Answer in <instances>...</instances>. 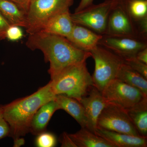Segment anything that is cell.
I'll return each instance as SVG.
<instances>
[{
  "instance_id": "cell-17",
  "label": "cell",
  "mask_w": 147,
  "mask_h": 147,
  "mask_svg": "<svg viewBox=\"0 0 147 147\" xmlns=\"http://www.w3.org/2000/svg\"><path fill=\"white\" fill-rule=\"evenodd\" d=\"M77 147H115L102 137L86 127L73 134H69Z\"/></svg>"
},
{
  "instance_id": "cell-18",
  "label": "cell",
  "mask_w": 147,
  "mask_h": 147,
  "mask_svg": "<svg viewBox=\"0 0 147 147\" xmlns=\"http://www.w3.org/2000/svg\"><path fill=\"white\" fill-rule=\"evenodd\" d=\"M0 12L11 25L26 28V13L15 3L9 0H0Z\"/></svg>"
},
{
  "instance_id": "cell-25",
  "label": "cell",
  "mask_w": 147,
  "mask_h": 147,
  "mask_svg": "<svg viewBox=\"0 0 147 147\" xmlns=\"http://www.w3.org/2000/svg\"><path fill=\"white\" fill-rule=\"evenodd\" d=\"M9 127L3 114V105L0 104V140L9 136Z\"/></svg>"
},
{
  "instance_id": "cell-19",
  "label": "cell",
  "mask_w": 147,
  "mask_h": 147,
  "mask_svg": "<svg viewBox=\"0 0 147 147\" xmlns=\"http://www.w3.org/2000/svg\"><path fill=\"white\" fill-rule=\"evenodd\" d=\"M116 79L138 89L147 96V79L124 62L121 65Z\"/></svg>"
},
{
  "instance_id": "cell-22",
  "label": "cell",
  "mask_w": 147,
  "mask_h": 147,
  "mask_svg": "<svg viewBox=\"0 0 147 147\" xmlns=\"http://www.w3.org/2000/svg\"><path fill=\"white\" fill-rule=\"evenodd\" d=\"M57 139L55 134L45 131L37 135L35 145L38 147H54L56 146Z\"/></svg>"
},
{
  "instance_id": "cell-6",
  "label": "cell",
  "mask_w": 147,
  "mask_h": 147,
  "mask_svg": "<svg viewBox=\"0 0 147 147\" xmlns=\"http://www.w3.org/2000/svg\"><path fill=\"white\" fill-rule=\"evenodd\" d=\"M104 35L146 40L139 34L136 21L127 9L126 0L116 1L108 16Z\"/></svg>"
},
{
  "instance_id": "cell-21",
  "label": "cell",
  "mask_w": 147,
  "mask_h": 147,
  "mask_svg": "<svg viewBox=\"0 0 147 147\" xmlns=\"http://www.w3.org/2000/svg\"><path fill=\"white\" fill-rule=\"evenodd\" d=\"M127 7L134 21L147 17V0H126Z\"/></svg>"
},
{
  "instance_id": "cell-2",
  "label": "cell",
  "mask_w": 147,
  "mask_h": 147,
  "mask_svg": "<svg viewBox=\"0 0 147 147\" xmlns=\"http://www.w3.org/2000/svg\"><path fill=\"white\" fill-rule=\"evenodd\" d=\"M55 96L49 82L32 94L3 105L4 116L9 125V136L13 139L14 146L24 144L22 137L30 132L31 123L37 111L45 103L55 100Z\"/></svg>"
},
{
  "instance_id": "cell-13",
  "label": "cell",
  "mask_w": 147,
  "mask_h": 147,
  "mask_svg": "<svg viewBox=\"0 0 147 147\" xmlns=\"http://www.w3.org/2000/svg\"><path fill=\"white\" fill-rule=\"evenodd\" d=\"M95 134L104 138L115 147H147V137L132 136L98 127Z\"/></svg>"
},
{
  "instance_id": "cell-16",
  "label": "cell",
  "mask_w": 147,
  "mask_h": 147,
  "mask_svg": "<svg viewBox=\"0 0 147 147\" xmlns=\"http://www.w3.org/2000/svg\"><path fill=\"white\" fill-rule=\"evenodd\" d=\"M59 110L57 103L55 100L42 105L37 111L32 119L30 132L37 136L46 131L52 116L57 110Z\"/></svg>"
},
{
  "instance_id": "cell-9",
  "label": "cell",
  "mask_w": 147,
  "mask_h": 147,
  "mask_svg": "<svg viewBox=\"0 0 147 147\" xmlns=\"http://www.w3.org/2000/svg\"><path fill=\"white\" fill-rule=\"evenodd\" d=\"M97 127L132 136H141L126 110L110 102H108L98 117Z\"/></svg>"
},
{
  "instance_id": "cell-24",
  "label": "cell",
  "mask_w": 147,
  "mask_h": 147,
  "mask_svg": "<svg viewBox=\"0 0 147 147\" xmlns=\"http://www.w3.org/2000/svg\"><path fill=\"white\" fill-rule=\"evenodd\" d=\"M23 36L24 33L19 26L11 25L7 30L6 37L11 41H17L21 39Z\"/></svg>"
},
{
  "instance_id": "cell-28",
  "label": "cell",
  "mask_w": 147,
  "mask_h": 147,
  "mask_svg": "<svg viewBox=\"0 0 147 147\" xmlns=\"http://www.w3.org/2000/svg\"><path fill=\"white\" fill-rule=\"evenodd\" d=\"M135 57L140 61L147 64V47L139 51Z\"/></svg>"
},
{
  "instance_id": "cell-7",
  "label": "cell",
  "mask_w": 147,
  "mask_h": 147,
  "mask_svg": "<svg viewBox=\"0 0 147 147\" xmlns=\"http://www.w3.org/2000/svg\"><path fill=\"white\" fill-rule=\"evenodd\" d=\"M117 0H107L71 14L74 24L88 28L98 34H105L108 16Z\"/></svg>"
},
{
  "instance_id": "cell-15",
  "label": "cell",
  "mask_w": 147,
  "mask_h": 147,
  "mask_svg": "<svg viewBox=\"0 0 147 147\" xmlns=\"http://www.w3.org/2000/svg\"><path fill=\"white\" fill-rule=\"evenodd\" d=\"M55 100L59 110H63L69 114L81 125L87 128L88 121L84 107L79 100L64 94L56 95Z\"/></svg>"
},
{
  "instance_id": "cell-12",
  "label": "cell",
  "mask_w": 147,
  "mask_h": 147,
  "mask_svg": "<svg viewBox=\"0 0 147 147\" xmlns=\"http://www.w3.org/2000/svg\"><path fill=\"white\" fill-rule=\"evenodd\" d=\"M102 35L98 34L86 27L74 24L67 39L76 47L90 53L98 45Z\"/></svg>"
},
{
  "instance_id": "cell-27",
  "label": "cell",
  "mask_w": 147,
  "mask_h": 147,
  "mask_svg": "<svg viewBox=\"0 0 147 147\" xmlns=\"http://www.w3.org/2000/svg\"><path fill=\"white\" fill-rule=\"evenodd\" d=\"M60 141L61 143V147H77L67 132H63L61 135Z\"/></svg>"
},
{
  "instance_id": "cell-31",
  "label": "cell",
  "mask_w": 147,
  "mask_h": 147,
  "mask_svg": "<svg viewBox=\"0 0 147 147\" xmlns=\"http://www.w3.org/2000/svg\"><path fill=\"white\" fill-rule=\"evenodd\" d=\"M105 1H107V0H105Z\"/></svg>"
},
{
  "instance_id": "cell-3",
  "label": "cell",
  "mask_w": 147,
  "mask_h": 147,
  "mask_svg": "<svg viewBox=\"0 0 147 147\" xmlns=\"http://www.w3.org/2000/svg\"><path fill=\"white\" fill-rule=\"evenodd\" d=\"M49 82L54 94L65 95L79 101L94 86L86 61L69 67Z\"/></svg>"
},
{
  "instance_id": "cell-11",
  "label": "cell",
  "mask_w": 147,
  "mask_h": 147,
  "mask_svg": "<svg viewBox=\"0 0 147 147\" xmlns=\"http://www.w3.org/2000/svg\"><path fill=\"white\" fill-rule=\"evenodd\" d=\"M79 102L84 107L86 116L87 128L95 134L98 119L108 101L103 97L101 92L93 86Z\"/></svg>"
},
{
  "instance_id": "cell-8",
  "label": "cell",
  "mask_w": 147,
  "mask_h": 147,
  "mask_svg": "<svg viewBox=\"0 0 147 147\" xmlns=\"http://www.w3.org/2000/svg\"><path fill=\"white\" fill-rule=\"evenodd\" d=\"M101 92L108 102L125 110L147 101V96L141 91L118 79L109 82Z\"/></svg>"
},
{
  "instance_id": "cell-1",
  "label": "cell",
  "mask_w": 147,
  "mask_h": 147,
  "mask_svg": "<svg viewBox=\"0 0 147 147\" xmlns=\"http://www.w3.org/2000/svg\"><path fill=\"white\" fill-rule=\"evenodd\" d=\"M26 44L31 50H40L46 62L51 79L66 68L86 61L90 53L80 50L64 37L40 31L30 34Z\"/></svg>"
},
{
  "instance_id": "cell-10",
  "label": "cell",
  "mask_w": 147,
  "mask_h": 147,
  "mask_svg": "<svg viewBox=\"0 0 147 147\" xmlns=\"http://www.w3.org/2000/svg\"><path fill=\"white\" fill-rule=\"evenodd\" d=\"M98 45L123 58L136 56L140 50L147 47V40L140 38L102 35Z\"/></svg>"
},
{
  "instance_id": "cell-4",
  "label": "cell",
  "mask_w": 147,
  "mask_h": 147,
  "mask_svg": "<svg viewBox=\"0 0 147 147\" xmlns=\"http://www.w3.org/2000/svg\"><path fill=\"white\" fill-rule=\"evenodd\" d=\"M95 68L92 76L94 85L100 92L110 82L116 79L123 58L107 48L98 45L90 52Z\"/></svg>"
},
{
  "instance_id": "cell-30",
  "label": "cell",
  "mask_w": 147,
  "mask_h": 147,
  "mask_svg": "<svg viewBox=\"0 0 147 147\" xmlns=\"http://www.w3.org/2000/svg\"><path fill=\"white\" fill-rule=\"evenodd\" d=\"M18 5L27 13L29 5L32 0H9Z\"/></svg>"
},
{
  "instance_id": "cell-5",
  "label": "cell",
  "mask_w": 147,
  "mask_h": 147,
  "mask_svg": "<svg viewBox=\"0 0 147 147\" xmlns=\"http://www.w3.org/2000/svg\"><path fill=\"white\" fill-rule=\"evenodd\" d=\"M73 3V0H32L26 13L27 32L41 30L50 18L69 9Z\"/></svg>"
},
{
  "instance_id": "cell-23",
  "label": "cell",
  "mask_w": 147,
  "mask_h": 147,
  "mask_svg": "<svg viewBox=\"0 0 147 147\" xmlns=\"http://www.w3.org/2000/svg\"><path fill=\"white\" fill-rule=\"evenodd\" d=\"M124 62L147 79V64L137 59L135 56L123 58Z\"/></svg>"
},
{
  "instance_id": "cell-26",
  "label": "cell",
  "mask_w": 147,
  "mask_h": 147,
  "mask_svg": "<svg viewBox=\"0 0 147 147\" xmlns=\"http://www.w3.org/2000/svg\"><path fill=\"white\" fill-rule=\"evenodd\" d=\"M11 24L0 12V40L6 38L7 30Z\"/></svg>"
},
{
  "instance_id": "cell-29",
  "label": "cell",
  "mask_w": 147,
  "mask_h": 147,
  "mask_svg": "<svg viewBox=\"0 0 147 147\" xmlns=\"http://www.w3.org/2000/svg\"><path fill=\"white\" fill-rule=\"evenodd\" d=\"M94 1V0H81L79 5L75 9V12H78L83 10L84 9L87 8L93 4V3Z\"/></svg>"
},
{
  "instance_id": "cell-14",
  "label": "cell",
  "mask_w": 147,
  "mask_h": 147,
  "mask_svg": "<svg viewBox=\"0 0 147 147\" xmlns=\"http://www.w3.org/2000/svg\"><path fill=\"white\" fill-rule=\"evenodd\" d=\"M71 14L69 9L58 13L50 18L40 31L67 38L71 34L74 24Z\"/></svg>"
},
{
  "instance_id": "cell-20",
  "label": "cell",
  "mask_w": 147,
  "mask_h": 147,
  "mask_svg": "<svg viewBox=\"0 0 147 147\" xmlns=\"http://www.w3.org/2000/svg\"><path fill=\"white\" fill-rule=\"evenodd\" d=\"M139 135L147 136V101L126 110Z\"/></svg>"
}]
</instances>
